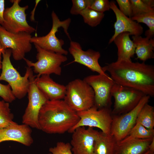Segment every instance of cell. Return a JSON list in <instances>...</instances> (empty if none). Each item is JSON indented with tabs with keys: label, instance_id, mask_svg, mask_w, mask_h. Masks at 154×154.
<instances>
[{
	"label": "cell",
	"instance_id": "obj_15",
	"mask_svg": "<svg viewBox=\"0 0 154 154\" xmlns=\"http://www.w3.org/2000/svg\"><path fill=\"white\" fill-rule=\"evenodd\" d=\"M68 50L74 59L70 63L77 62L99 74L108 75L99 63L98 60L101 56L99 52L92 49L84 50L78 42L72 40L70 41Z\"/></svg>",
	"mask_w": 154,
	"mask_h": 154
},
{
	"label": "cell",
	"instance_id": "obj_13",
	"mask_svg": "<svg viewBox=\"0 0 154 154\" xmlns=\"http://www.w3.org/2000/svg\"><path fill=\"white\" fill-rule=\"evenodd\" d=\"M83 80L94 91V106L98 109L110 108L112 97L111 91L114 84L110 76L98 74L87 76Z\"/></svg>",
	"mask_w": 154,
	"mask_h": 154
},
{
	"label": "cell",
	"instance_id": "obj_26",
	"mask_svg": "<svg viewBox=\"0 0 154 154\" xmlns=\"http://www.w3.org/2000/svg\"><path fill=\"white\" fill-rule=\"evenodd\" d=\"M80 15L82 17L84 22L92 27L99 25L104 16V13L89 8L83 10Z\"/></svg>",
	"mask_w": 154,
	"mask_h": 154
},
{
	"label": "cell",
	"instance_id": "obj_6",
	"mask_svg": "<svg viewBox=\"0 0 154 154\" xmlns=\"http://www.w3.org/2000/svg\"><path fill=\"white\" fill-rule=\"evenodd\" d=\"M51 17L52 26L49 33L44 36L32 37L31 40V42L44 49L67 55L68 51L62 47L64 44V41L62 39H58L56 37V34L58 31V29L62 27L67 36L70 41L71 40L68 31L71 19L68 18L61 21L54 11L52 12Z\"/></svg>",
	"mask_w": 154,
	"mask_h": 154
},
{
	"label": "cell",
	"instance_id": "obj_9",
	"mask_svg": "<svg viewBox=\"0 0 154 154\" xmlns=\"http://www.w3.org/2000/svg\"><path fill=\"white\" fill-rule=\"evenodd\" d=\"M32 37L31 34L25 32H9L0 25V44L4 49L11 50L13 57L15 60L23 59L25 54L31 51Z\"/></svg>",
	"mask_w": 154,
	"mask_h": 154
},
{
	"label": "cell",
	"instance_id": "obj_17",
	"mask_svg": "<svg viewBox=\"0 0 154 154\" xmlns=\"http://www.w3.org/2000/svg\"><path fill=\"white\" fill-rule=\"evenodd\" d=\"M32 132L31 127L28 125L23 123L19 124L15 122L0 129V143L12 141L29 146L33 142Z\"/></svg>",
	"mask_w": 154,
	"mask_h": 154
},
{
	"label": "cell",
	"instance_id": "obj_4",
	"mask_svg": "<svg viewBox=\"0 0 154 154\" xmlns=\"http://www.w3.org/2000/svg\"><path fill=\"white\" fill-rule=\"evenodd\" d=\"M63 100L76 112L84 111L94 104V94L92 88L84 80L76 79L66 86Z\"/></svg>",
	"mask_w": 154,
	"mask_h": 154
},
{
	"label": "cell",
	"instance_id": "obj_21",
	"mask_svg": "<svg viewBox=\"0 0 154 154\" xmlns=\"http://www.w3.org/2000/svg\"><path fill=\"white\" fill-rule=\"evenodd\" d=\"M132 41L135 46V53L137 57L143 62L154 58V40L146 37L132 36Z\"/></svg>",
	"mask_w": 154,
	"mask_h": 154
},
{
	"label": "cell",
	"instance_id": "obj_31",
	"mask_svg": "<svg viewBox=\"0 0 154 154\" xmlns=\"http://www.w3.org/2000/svg\"><path fill=\"white\" fill-rule=\"evenodd\" d=\"M0 97L3 100L9 103H11L15 99L9 84L4 85L0 83Z\"/></svg>",
	"mask_w": 154,
	"mask_h": 154
},
{
	"label": "cell",
	"instance_id": "obj_37",
	"mask_svg": "<svg viewBox=\"0 0 154 154\" xmlns=\"http://www.w3.org/2000/svg\"><path fill=\"white\" fill-rule=\"evenodd\" d=\"M5 50L2 47L0 44V70L2 68V62L1 56L2 55V53L3 51Z\"/></svg>",
	"mask_w": 154,
	"mask_h": 154
},
{
	"label": "cell",
	"instance_id": "obj_32",
	"mask_svg": "<svg viewBox=\"0 0 154 154\" xmlns=\"http://www.w3.org/2000/svg\"><path fill=\"white\" fill-rule=\"evenodd\" d=\"M89 8L104 13V12L110 9V1L108 0H93Z\"/></svg>",
	"mask_w": 154,
	"mask_h": 154
},
{
	"label": "cell",
	"instance_id": "obj_24",
	"mask_svg": "<svg viewBox=\"0 0 154 154\" xmlns=\"http://www.w3.org/2000/svg\"><path fill=\"white\" fill-rule=\"evenodd\" d=\"M136 122H139L147 129H154V107L148 103L145 104L139 114Z\"/></svg>",
	"mask_w": 154,
	"mask_h": 154
},
{
	"label": "cell",
	"instance_id": "obj_8",
	"mask_svg": "<svg viewBox=\"0 0 154 154\" xmlns=\"http://www.w3.org/2000/svg\"><path fill=\"white\" fill-rule=\"evenodd\" d=\"M77 113L80 119L68 132L72 133L80 127L88 126L98 128L103 133L110 134L112 116L110 108L98 109L94 106L87 110Z\"/></svg>",
	"mask_w": 154,
	"mask_h": 154
},
{
	"label": "cell",
	"instance_id": "obj_27",
	"mask_svg": "<svg viewBox=\"0 0 154 154\" xmlns=\"http://www.w3.org/2000/svg\"><path fill=\"white\" fill-rule=\"evenodd\" d=\"M9 103L3 100H0V129L7 127L15 122L11 111Z\"/></svg>",
	"mask_w": 154,
	"mask_h": 154
},
{
	"label": "cell",
	"instance_id": "obj_7",
	"mask_svg": "<svg viewBox=\"0 0 154 154\" xmlns=\"http://www.w3.org/2000/svg\"><path fill=\"white\" fill-rule=\"evenodd\" d=\"M36 77L32 70L29 77L28 103L22 116V122L31 127L40 130L38 121L39 113L42 106L49 100L37 86Z\"/></svg>",
	"mask_w": 154,
	"mask_h": 154
},
{
	"label": "cell",
	"instance_id": "obj_23",
	"mask_svg": "<svg viewBox=\"0 0 154 154\" xmlns=\"http://www.w3.org/2000/svg\"><path fill=\"white\" fill-rule=\"evenodd\" d=\"M154 137V129H147L139 122H136L127 135L119 142H124L133 139L153 138Z\"/></svg>",
	"mask_w": 154,
	"mask_h": 154
},
{
	"label": "cell",
	"instance_id": "obj_25",
	"mask_svg": "<svg viewBox=\"0 0 154 154\" xmlns=\"http://www.w3.org/2000/svg\"><path fill=\"white\" fill-rule=\"evenodd\" d=\"M131 18L139 23H143L146 24L149 29L146 31L145 35L149 38H152L154 35V10L133 16Z\"/></svg>",
	"mask_w": 154,
	"mask_h": 154
},
{
	"label": "cell",
	"instance_id": "obj_28",
	"mask_svg": "<svg viewBox=\"0 0 154 154\" xmlns=\"http://www.w3.org/2000/svg\"><path fill=\"white\" fill-rule=\"evenodd\" d=\"M131 6L132 16L154 10L147 5L143 0H130Z\"/></svg>",
	"mask_w": 154,
	"mask_h": 154
},
{
	"label": "cell",
	"instance_id": "obj_2",
	"mask_svg": "<svg viewBox=\"0 0 154 154\" xmlns=\"http://www.w3.org/2000/svg\"><path fill=\"white\" fill-rule=\"evenodd\" d=\"M80 119L77 113L63 100H48L42 106L38 117L40 130L49 134L69 131Z\"/></svg>",
	"mask_w": 154,
	"mask_h": 154
},
{
	"label": "cell",
	"instance_id": "obj_20",
	"mask_svg": "<svg viewBox=\"0 0 154 154\" xmlns=\"http://www.w3.org/2000/svg\"><path fill=\"white\" fill-rule=\"evenodd\" d=\"M127 32L122 33L117 36L113 42L117 48V60H131L135 54V46Z\"/></svg>",
	"mask_w": 154,
	"mask_h": 154
},
{
	"label": "cell",
	"instance_id": "obj_34",
	"mask_svg": "<svg viewBox=\"0 0 154 154\" xmlns=\"http://www.w3.org/2000/svg\"><path fill=\"white\" fill-rule=\"evenodd\" d=\"M5 1L4 0H0V25H2L3 22V13L5 8Z\"/></svg>",
	"mask_w": 154,
	"mask_h": 154
},
{
	"label": "cell",
	"instance_id": "obj_38",
	"mask_svg": "<svg viewBox=\"0 0 154 154\" xmlns=\"http://www.w3.org/2000/svg\"><path fill=\"white\" fill-rule=\"evenodd\" d=\"M154 154V153H151V154Z\"/></svg>",
	"mask_w": 154,
	"mask_h": 154
},
{
	"label": "cell",
	"instance_id": "obj_33",
	"mask_svg": "<svg viewBox=\"0 0 154 154\" xmlns=\"http://www.w3.org/2000/svg\"><path fill=\"white\" fill-rule=\"evenodd\" d=\"M120 11L125 16L131 18L132 10L130 0H116Z\"/></svg>",
	"mask_w": 154,
	"mask_h": 154
},
{
	"label": "cell",
	"instance_id": "obj_11",
	"mask_svg": "<svg viewBox=\"0 0 154 154\" xmlns=\"http://www.w3.org/2000/svg\"><path fill=\"white\" fill-rule=\"evenodd\" d=\"M111 94L114 103L111 114L120 115L126 113L134 108L145 95L142 92L114 82Z\"/></svg>",
	"mask_w": 154,
	"mask_h": 154
},
{
	"label": "cell",
	"instance_id": "obj_14",
	"mask_svg": "<svg viewBox=\"0 0 154 154\" xmlns=\"http://www.w3.org/2000/svg\"><path fill=\"white\" fill-rule=\"evenodd\" d=\"M99 131L93 128H77L72 133L70 144L73 154H94L95 140Z\"/></svg>",
	"mask_w": 154,
	"mask_h": 154
},
{
	"label": "cell",
	"instance_id": "obj_35",
	"mask_svg": "<svg viewBox=\"0 0 154 154\" xmlns=\"http://www.w3.org/2000/svg\"><path fill=\"white\" fill-rule=\"evenodd\" d=\"M154 153V138L150 144L148 149L144 154Z\"/></svg>",
	"mask_w": 154,
	"mask_h": 154
},
{
	"label": "cell",
	"instance_id": "obj_5",
	"mask_svg": "<svg viewBox=\"0 0 154 154\" xmlns=\"http://www.w3.org/2000/svg\"><path fill=\"white\" fill-rule=\"evenodd\" d=\"M37 51L35 62L25 58L23 59L28 66L33 68V71L38 74L36 76L39 77L43 75L54 74L57 75L61 74L62 64L66 61L67 57L65 55L44 49L34 44Z\"/></svg>",
	"mask_w": 154,
	"mask_h": 154
},
{
	"label": "cell",
	"instance_id": "obj_29",
	"mask_svg": "<svg viewBox=\"0 0 154 154\" xmlns=\"http://www.w3.org/2000/svg\"><path fill=\"white\" fill-rule=\"evenodd\" d=\"M93 0H72V6L70 11L72 15H78L83 10L89 8Z\"/></svg>",
	"mask_w": 154,
	"mask_h": 154
},
{
	"label": "cell",
	"instance_id": "obj_22",
	"mask_svg": "<svg viewBox=\"0 0 154 154\" xmlns=\"http://www.w3.org/2000/svg\"><path fill=\"white\" fill-rule=\"evenodd\" d=\"M116 143L111 134L99 132L94 143V154H114Z\"/></svg>",
	"mask_w": 154,
	"mask_h": 154
},
{
	"label": "cell",
	"instance_id": "obj_39",
	"mask_svg": "<svg viewBox=\"0 0 154 154\" xmlns=\"http://www.w3.org/2000/svg\"><path fill=\"white\" fill-rule=\"evenodd\" d=\"M48 154H51L50 153H48Z\"/></svg>",
	"mask_w": 154,
	"mask_h": 154
},
{
	"label": "cell",
	"instance_id": "obj_36",
	"mask_svg": "<svg viewBox=\"0 0 154 154\" xmlns=\"http://www.w3.org/2000/svg\"><path fill=\"white\" fill-rule=\"evenodd\" d=\"M145 3L149 7L154 8V1L153 0H143Z\"/></svg>",
	"mask_w": 154,
	"mask_h": 154
},
{
	"label": "cell",
	"instance_id": "obj_3",
	"mask_svg": "<svg viewBox=\"0 0 154 154\" xmlns=\"http://www.w3.org/2000/svg\"><path fill=\"white\" fill-rule=\"evenodd\" d=\"M11 54L12 51L10 49L5 50L2 53L0 81L7 82L16 98L21 99L27 94L29 85V77L32 69L31 67H26L24 76H21L12 64L10 60Z\"/></svg>",
	"mask_w": 154,
	"mask_h": 154
},
{
	"label": "cell",
	"instance_id": "obj_30",
	"mask_svg": "<svg viewBox=\"0 0 154 154\" xmlns=\"http://www.w3.org/2000/svg\"><path fill=\"white\" fill-rule=\"evenodd\" d=\"M51 154H73L70 143L62 141L58 142L55 146L49 149Z\"/></svg>",
	"mask_w": 154,
	"mask_h": 154
},
{
	"label": "cell",
	"instance_id": "obj_12",
	"mask_svg": "<svg viewBox=\"0 0 154 154\" xmlns=\"http://www.w3.org/2000/svg\"><path fill=\"white\" fill-rule=\"evenodd\" d=\"M150 97L145 95L133 109L125 114L112 117L110 134L116 142L123 140L135 124L141 110L148 103Z\"/></svg>",
	"mask_w": 154,
	"mask_h": 154
},
{
	"label": "cell",
	"instance_id": "obj_10",
	"mask_svg": "<svg viewBox=\"0 0 154 154\" xmlns=\"http://www.w3.org/2000/svg\"><path fill=\"white\" fill-rule=\"evenodd\" d=\"M11 1L12 5L5 9L3 22L1 26L7 31L13 33L25 32L31 34L35 32V29L30 25L27 21L25 11L28 6H20L19 3L21 0Z\"/></svg>",
	"mask_w": 154,
	"mask_h": 154
},
{
	"label": "cell",
	"instance_id": "obj_19",
	"mask_svg": "<svg viewBox=\"0 0 154 154\" xmlns=\"http://www.w3.org/2000/svg\"><path fill=\"white\" fill-rule=\"evenodd\" d=\"M154 138L116 142L114 154H144Z\"/></svg>",
	"mask_w": 154,
	"mask_h": 154
},
{
	"label": "cell",
	"instance_id": "obj_16",
	"mask_svg": "<svg viewBox=\"0 0 154 154\" xmlns=\"http://www.w3.org/2000/svg\"><path fill=\"white\" fill-rule=\"evenodd\" d=\"M110 7L115 15L116 21L114 25V33L110 39L109 44L113 42L117 36L123 33H128L130 35L135 36L142 34L143 29L142 26L122 13L114 1H110Z\"/></svg>",
	"mask_w": 154,
	"mask_h": 154
},
{
	"label": "cell",
	"instance_id": "obj_18",
	"mask_svg": "<svg viewBox=\"0 0 154 154\" xmlns=\"http://www.w3.org/2000/svg\"><path fill=\"white\" fill-rule=\"evenodd\" d=\"M36 84L49 100L64 99L66 93V87L56 82L50 75H43L38 77L36 76Z\"/></svg>",
	"mask_w": 154,
	"mask_h": 154
},
{
	"label": "cell",
	"instance_id": "obj_1",
	"mask_svg": "<svg viewBox=\"0 0 154 154\" xmlns=\"http://www.w3.org/2000/svg\"><path fill=\"white\" fill-rule=\"evenodd\" d=\"M114 82L141 91L150 97L154 96V66L131 60H122L102 67Z\"/></svg>",
	"mask_w": 154,
	"mask_h": 154
}]
</instances>
